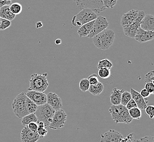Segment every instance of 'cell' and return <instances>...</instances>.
Masks as SVG:
<instances>
[{"mask_svg":"<svg viewBox=\"0 0 154 142\" xmlns=\"http://www.w3.org/2000/svg\"><path fill=\"white\" fill-rule=\"evenodd\" d=\"M92 41L95 47L100 50H107L112 47L115 39L113 30L106 29L94 36Z\"/></svg>","mask_w":154,"mask_h":142,"instance_id":"1","label":"cell"},{"mask_svg":"<svg viewBox=\"0 0 154 142\" xmlns=\"http://www.w3.org/2000/svg\"><path fill=\"white\" fill-rule=\"evenodd\" d=\"M109 113L112 118L116 124H128L132 121V118L130 116L128 110L126 107L120 104L112 105L109 109Z\"/></svg>","mask_w":154,"mask_h":142,"instance_id":"2","label":"cell"},{"mask_svg":"<svg viewBox=\"0 0 154 142\" xmlns=\"http://www.w3.org/2000/svg\"><path fill=\"white\" fill-rule=\"evenodd\" d=\"M47 76V73L43 74L33 73L32 74L29 80L30 86L27 89L28 91L33 90L44 92L49 86Z\"/></svg>","mask_w":154,"mask_h":142,"instance_id":"3","label":"cell"},{"mask_svg":"<svg viewBox=\"0 0 154 142\" xmlns=\"http://www.w3.org/2000/svg\"><path fill=\"white\" fill-rule=\"evenodd\" d=\"M26 95L25 93L23 92L17 95L12 102V110L18 118H23L29 114L26 107Z\"/></svg>","mask_w":154,"mask_h":142,"instance_id":"4","label":"cell"},{"mask_svg":"<svg viewBox=\"0 0 154 142\" xmlns=\"http://www.w3.org/2000/svg\"><path fill=\"white\" fill-rule=\"evenodd\" d=\"M55 112L48 104L45 103L38 106L35 114L38 121L44 122L45 127H49Z\"/></svg>","mask_w":154,"mask_h":142,"instance_id":"5","label":"cell"},{"mask_svg":"<svg viewBox=\"0 0 154 142\" xmlns=\"http://www.w3.org/2000/svg\"><path fill=\"white\" fill-rule=\"evenodd\" d=\"M97 18V14L89 9L81 10L72 19V24L74 26H81L84 24L95 20Z\"/></svg>","mask_w":154,"mask_h":142,"instance_id":"6","label":"cell"},{"mask_svg":"<svg viewBox=\"0 0 154 142\" xmlns=\"http://www.w3.org/2000/svg\"><path fill=\"white\" fill-rule=\"evenodd\" d=\"M74 1L79 9H91L96 13H100L106 9L102 0H74Z\"/></svg>","mask_w":154,"mask_h":142,"instance_id":"7","label":"cell"},{"mask_svg":"<svg viewBox=\"0 0 154 142\" xmlns=\"http://www.w3.org/2000/svg\"><path fill=\"white\" fill-rule=\"evenodd\" d=\"M67 114L63 110H56L52 118V120L51 122L49 127L54 130H59L65 126L67 120Z\"/></svg>","mask_w":154,"mask_h":142,"instance_id":"8","label":"cell"},{"mask_svg":"<svg viewBox=\"0 0 154 142\" xmlns=\"http://www.w3.org/2000/svg\"><path fill=\"white\" fill-rule=\"evenodd\" d=\"M145 15V12L144 11H138V15L136 19L128 26L122 27L125 35L128 37L134 39L139 28L140 23Z\"/></svg>","mask_w":154,"mask_h":142,"instance_id":"9","label":"cell"},{"mask_svg":"<svg viewBox=\"0 0 154 142\" xmlns=\"http://www.w3.org/2000/svg\"><path fill=\"white\" fill-rule=\"evenodd\" d=\"M109 26V22L107 20L106 18L103 16L97 17L94 20V25L92 26V30L88 37L93 38L94 36L97 35L99 33L101 32L103 30L107 29Z\"/></svg>","mask_w":154,"mask_h":142,"instance_id":"10","label":"cell"},{"mask_svg":"<svg viewBox=\"0 0 154 142\" xmlns=\"http://www.w3.org/2000/svg\"><path fill=\"white\" fill-rule=\"evenodd\" d=\"M20 138L22 142H36L41 138L37 132L30 130L27 126H25L21 131Z\"/></svg>","mask_w":154,"mask_h":142,"instance_id":"11","label":"cell"},{"mask_svg":"<svg viewBox=\"0 0 154 142\" xmlns=\"http://www.w3.org/2000/svg\"><path fill=\"white\" fill-rule=\"evenodd\" d=\"M27 97L39 106L47 103V95L42 92L30 90L25 93Z\"/></svg>","mask_w":154,"mask_h":142,"instance_id":"12","label":"cell"},{"mask_svg":"<svg viewBox=\"0 0 154 142\" xmlns=\"http://www.w3.org/2000/svg\"><path fill=\"white\" fill-rule=\"evenodd\" d=\"M124 137L122 134L114 130H110L101 135V142H119Z\"/></svg>","mask_w":154,"mask_h":142,"instance_id":"13","label":"cell"},{"mask_svg":"<svg viewBox=\"0 0 154 142\" xmlns=\"http://www.w3.org/2000/svg\"><path fill=\"white\" fill-rule=\"evenodd\" d=\"M154 38V31H145L139 27L134 38L139 43H145L152 41Z\"/></svg>","mask_w":154,"mask_h":142,"instance_id":"14","label":"cell"},{"mask_svg":"<svg viewBox=\"0 0 154 142\" xmlns=\"http://www.w3.org/2000/svg\"><path fill=\"white\" fill-rule=\"evenodd\" d=\"M47 103L55 110H61L62 107V102L58 95L54 92H49L47 95Z\"/></svg>","mask_w":154,"mask_h":142,"instance_id":"15","label":"cell"},{"mask_svg":"<svg viewBox=\"0 0 154 142\" xmlns=\"http://www.w3.org/2000/svg\"><path fill=\"white\" fill-rule=\"evenodd\" d=\"M138 15V11L132 9L124 14L121 19L120 24L122 27L128 26L136 19Z\"/></svg>","mask_w":154,"mask_h":142,"instance_id":"16","label":"cell"},{"mask_svg":"<svg viewBox=\"0 0 154 142\" xmlns=\"http://www.w3.org/2000/svg\"><path fill=\"white\" fill-rule=\"evenodd\" d=\"M132 98L136 103L137 106L140 110H144L147 106V104L148 101L146 98L143 97L142 96L139 94V92L137 91L132 88H131L130 92Z\"/></svg>","mask_w":154,"mask_h":142,"instance_id":"17","label":"cell"},{"mask_svg":"<svg viewBox=\"0 0 154 142\" xmlns=\"http://www.w3.org/2000/svg\"><path fill=\"white\" fill-rule=\"evenodd\" d=\"M140 27L145 31H154V17L151 14H145L141 21Z\"/></svg>","mask_w":154,"mask_h":142,"instance_id":"18","label":"cell"},{"mask_svg":"<svg viewBox=\"0 0 154 142\" xmlns=\"http://www.w3.org/2000/svg\"><path fill=\"white\" fill-rule=\"evenodd\" d=\"M94 20L91 21L80 26L77 31V33L80 37H88V36L89 35V33L92 30Z\"/></svg>","mask_w":154,"mask_h":142,"instance_id":"19","label":"cell"},{"mask_svg":"<svg viewBox=\"0 0 154 142\" xmlns=\"http://www.w3.org/2000/svg\"><path fill=\"white\" fill-rule=\"evenodd\" d=\"M124 91V90L114 88L112 94L110 96V101L112 105H119L121 103V98L122 92Z\"/></svg>","mask_w":154,"mask_h":142,"instance_id":"20","label":"cell"},{"mask_svg":"<svg viewBox=\"0 0 154 142\" xmlns=\"http://www.w3.org/2000/svg\"><path fill=\"white\" fill-rule=\"evenodd\" d=\"M16 15L12 13L9 8V6L6 5L1 7L0 9V17L12 21L15 18Z\"/></svg>","mask_w":154,"mask_h":142,"instance_id":"21","label":"cell"},{"mask_svg":"<svg viewBox=\"0 0 154 142\" xmlns=\"http://www.w3.org/2000/svg\"><path fill=\"white\" fill-rule=\"evenodd\" d=\"M103 84L99 82L96 85H90L88 91L91 94H92L94 96H98L103 92Z\"/></svg>","mask_w":154,"mask_h":142,"instance_id":"22","label":"cell"},{"mask_svg":"<svg viewBox=\"0 0 154 142\" xmlns=\"http://www.w3.org/2000/svg\"><path fill=\"white\" fill-rule=\"evenodd\" d=\"M38 121L37 116L35 113H31L29 114L26 116H24L23 118H21V124L23 126H27L30 124V122H37Z\"/></svg>","mask_w":154,"mask_h":142,"instance_id":"23","label":"cell"},{"mask_svg":"<svg viewBox=\"0 0 154 142\" xmlns=\"http://www.w3.org/2000/svg\"><path fill=\"white\" fill-rule=\"evenodd\" d=\"M25 102H26V110L29 113V114L35 113L38 108V106L35 103H34L32 100H31L30 98L27 97V96L26 97Z\"/></svg>","mask_w":154,"mask_h":142,"instance_id":"24","label":"cell"},{"mask_svg":"<svg viewBox=\"0 0 154 142\" xmlns=\"http://www.w3.org/2000/svg\"><path fill=\"white\" fill-rule=\"evenodd\" d=\"M37 124L38 125V128H37V132L38 133L40 137L42 138L46 136L47 134L48 130L47 129V127H45L44 122H43L37 121Z\"/></svg>","mask_w":154,"mask_h":142,"instance_id":"25","label":"cell"},{"mask_svg":"<svg viewBox=\"0 0 154 142\" xmlns=\"http://www.w3.org/2000/svg\"><path fill=\"white\" fill-rule=\"evenodd\" d=\"M128 112L130 114V116H131V117L132 118V119L139 120L142 116L141 110L138 108V107L134 108L128 110Z\"/></svg>","mask_w":154,"mask_h":142,"instance_id":"26","label":"cell"},{"mask_svg":"<svg viewBox=\"0 0 154 142\" xmlns=\"http://www.w3.org/2000/svg\"><path fill=\"white\" fill-rule=\"evenodd\" d=\"M98 76L103 79L109 78L111 76L110 69L107 68H99L98 71Z\"/></svg>","mask_w":154,"mask_h":142,"instance_id":"27","label":"cell"},{"mask_svg":"<svg viewBox=\"0 0 154 142\" xmlns=\"http://www.w3.org/2000/svg\"><path fill=\"white\" fill-rule=\"evenodd\" d=\"M9 8L12 13L15 15L20 14L23 10L21 5L17 2L11 4V5L9 6Z\"/></svg>","mask_w":154,"mask_h":142,"instance_id":"28","label":"cell"},{"mask_svg":"<svg viewBox=\"0 0 154 142\" xmlns=\"http://www.w3.org/2000/svg\"><path fill=\"white\" fill-rule=\"evenodd\" d=\"M90 83L87 78H83L80 80L79 84V89L83 92H85L89 90Z\"/></svg>","mask_w":154,"mask_h":142,"instance_id":"29","label":"cell"},{"mask_svg":"<svg viewBox=\"0 0 154 142\" xmlns=\"http://www.w3.org/2000/svg\"><path fill=\"white\" fill-rule=\"evenodd\" d=\"M113 67V64L112 62L107 59L101 60H100L97 64V68H107L109 69H111Z\"/></svg>","mask_w":154,"mask_h":142,"instance_id":"30","label":"cell"},{"mask_svg":"<svg viewBox=\"0 0 154 142\" xmlns=\"http://www.w3.org/2000/svg\"><path fill=\"white\" fill-rule=\"evenodd\" d=\"M131 98H132V96H131L130 92L124 91L122 94L121 103L120 104L124 106H126V105L127 104L128 101H130Z\"/></svg>","mask_w":154,"mask_h":142,"instance_id":"31","label":"cell"},{"mask_svg":"<svg viewBox=\"0 0 154 142\" xmlns=\"http://www.w3.org/2000/svg\"><path fill=\"white\" fill-rule=\"evenodd\" d=\"M103 5L106 8H113L114 6H116L118 0H102Z\"/></svg>","mask_w":154,"mask_h":142,"instance_id":"32","label":"cell"},{"mask_svg":"<svg viewBox=\"0 0 154 142\" xmlns=\"http://www.w3.org/2000/svg\"><path fill=\"white\" fill-rule=\"evenodd\" d=\"M11 24H12L11 21L1 18L0 30L1 31H3V30H6L7 29L9 28V27L11 26Z\"/></svg>","mask_w":154,"mask_h":142,"instance_id":"33","label":"cell"},{"mask_svg":"<svg viewBox=\"0 0 154 142\" xmlns=\"http://www.w3.org/2000/svg\"><path fill=\"white\" fill-rule=\"evenodd\" d=\"M145 113L149 116V118L153 119L154 117V106L152 105H150L146 106L145 109Z\"/></svg>","mask_w":154,"mask_h":142,"instance_id":"34","label":"cell"},{"mask_svg":"<svg viewBox=\"0 0 154 142\" xmlns=\"http://www.w3.org/2000/svg\"><path fill=\"white\" fill-rule=\"evenodd\" d=\"M87 79L89 80V82L90 85H96V84H97L99 82V80H98V79L97 74H91L90 76H89Z\"/></svg>","mask_w":154,"mask_h":142,"instance_id":"35","label":"cell"},{"mask_svg":"<svg viewBox=\"0 0 154 142\" xmlns=\"http://www.w3.org/2000/svg\"><path fill=\"white\" fill-rule=\"evenodd\" d=\"M154 71H151L145 74V79H144V83L147 82H152L154 83Z\"/></svg>","mask_w":154,"mask_h":142,"instance_id":"36","label":"cell"},{"mask_svg":"<svg viewBox=\"0 0 154 142\" xmlns=\"http://www.w3.org/2000/svg\"><path fill=\"white\" fill-rule=\"evenodd\" d=\"M145 89L150 93L153 95L154 94V84L152 82H147L145 84Z\"/></svg>","mask_w":154,"mask_h":142,"instance_id":"37","label":"cell"},{"mask_svg":"<svg viewBox=\"0 0 154 142\" xmlns=\"http://www.w3.org/2000/svg\"><path fill=\"white\" fill-rule=\"evenodd\" d=\"M134 133H129L126 137L121 139L119 142H134Z\"/></svg>","mask_w":154,"mask_h":142,"instance_id":"38","label":"cell"},{"mask_svg":"<svg viewBox=\"0 0 154 142\" xmlns=\"http://www.w3.org/2000/svg\"><path fill=\"white\" fill-rule=\"evenodd\" d=\"M139 142H154V137L151 136H146L140 138Z\"/></svg>","mask_w":154,"mask_h":142,"instance_id":"39","label":"cell"},{"mask_svg":"<svg viewBox=\"0 0 154 142\" xmlns=\"http://www.w3.org/2000/svg\"><path fill=\"white\" fill-rule=\"evenodd\" d=\"M126 107L128 110H130L134 108L137 107V106L136 103L135 102V101H134L132 98H131L130 101H128L127 104L126 105Z\"/></svg>","mask_w":154,"mask_h":142,"instance_id":"40","label":"cell"},{"mask_svg":"<svg viewBox=\"0 0 154 142\" xmlns=\"http://www.w3.org/2000/svg\"><path fill=\"white\" fill-rule=\"evenodd\" d=\"M27 126H28L30 130L34 132H37V128H38V125L37 122H30V124Z\"/></svg>","mask_w":154,"mask_h":142,"instance_id":"41","label":"cell"},{"mask_svg":"<svg viewBox=\"0 0 154 142\" xmlns=\"http://www.w3.org/2000/svg\"><path fill=\"white\" fill-rule=\"evenodd\" d=\"M139 94L142 96L144 98L148 97L150 95V93L145 88L141 90V91H140Z\"/></svg>","mask_w":154,"mask_h":142,"instance_id":"42","label":"cell"},{"mask_svg":"<svg viewBox=\"0 0 154 142\" xmlns=\"http://www.w3.org/2000/svg\"><path fill=\"white\" fill-rule=\"evenodd\" d=\"M12 1H8L6 0H0V7L2 6H6V5H11Z\"/></svg>","mask_w":154,"mask_h":142,"instance_id":"43","label":"cell"},{"mask_svg":"<svg viewBox=\"0 0 154 142\" xmlns=\"http://www.w3.org/2000/svg\"><path fill=\"white\" fill-rule=\"evenodd\" d=\"M42 26H43V24L41 21H38L36 24V27L37 29L41 28Z\"/></svg>","mask_w":154,"mask_h":142,"instance_id":"44","label":"cell"},{"mask_svg":"<svg viewBox=\"0 0 154 142\" xmlns=\"http://www.w3.org/2000/svg\"><path fill=\"white\" fill-rule=\"evenodd\" d=\"M61 42H62V41L60 39H57L55 41V43L56 45H60L61 44Z\"/></svg>","mask_w":154,"mask_h":142,"instance_id":"45","label":"cell"},{"mask_svg":"<svg viewBox=\"0 0 154 142\" xmlns=\"http://www.w3.org/2000/svg\"><path fill=\"white\" fill-rule=\"evenodd\" d=\"M134 142H139V140H138V139H135V140H134Z\"/></svg>","mask_w":154,"mask_h":142,"instance_id":"46","label":"cell"},{"mask_svg":"<svg viewBox=\"0 0 154 142\" xmlns=\"http://www.w3.org/2000/svg\"><path fill=\"white\" fill-rule=\"evenodd\" d=\"M1 18L0 17V26H1Z\"/></svg>","mask_w":154,"mask_h":142,"instance_id":"47","label":"cell"},{"mask_svg":"<svg viewBox=\"0 0 154 142\" xmlns=\"http://www.w3.org/2000/svg\"><path fill=\"white\" fill-rule=\"evenodd\" d=\"M6 1H12V0H6Z\"/></svg>","mask_w":154,"mask_h":142,"instance_id":"48","label":"cell"},{"mask_svg":"<svg viewBox=\"0 0 154 142\" xmlns=\"http://www.w3.org/2000/svg\"><path fill=\"white\" fill-rule=\"evenodd\" d=\"M0 9H1V7H0Z\"/></svg>","mask_w":154,"mask_h":142,"instance_id":"49","label":"cell"}]
</instances>
